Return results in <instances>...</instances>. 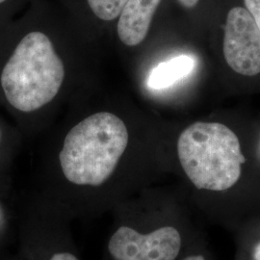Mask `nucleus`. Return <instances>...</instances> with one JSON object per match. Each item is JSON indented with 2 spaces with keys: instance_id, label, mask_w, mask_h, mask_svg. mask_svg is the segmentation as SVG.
Returning <instances> with one entry per match:
<instances>
[{
  "instance_id": "4468645a",
  "label": "nucleus",
  "mask_w": 260,
  "mask_h": 260,
  "mask_svg": "<svg viewBox=\"0 0 260 260\" xmlns=\"http://www.w3.org/2000/svg\"><path fill=\"white\" fill-rule=\"evenodd\" d=\"M253 256H254V259L260 260V243L259 244H257V246H256L255 249H254Z\"/></svg>"
},
{
  "instance_id": "9b49d317",
  "label": "nucleus",
  "mask_w": 260,
  "mask_h": 260,
  "mask_svg": "<svg viewBox=\"0 0 260 260\" xmlns=\"http://www.w3.org/2000/svg\"><path fill=\"white\" fill-rule=\"evenodd\" d=\"M31 0H0V30L23 12Z\"/></svg>"
},
{
  "instance_id": "1a4fd4ad",
  "label": "nucleus",
  "mask_w": 260,
  "mask_h": 260,
  "mask_svg": "<svg viewBox=\"0 0 260 260\" xmlns=\"http://www.w3.org/2000/svg\"><path fill=\"white\" fill-rule=\"evenodd\" d=\"M195 68L192 57L180 55L160 63L149 75L148 85L151 89H165L190 75Z\"/></svg>"
},
{
  "instance_id": "7ed1b4c3",
  "label": "nucleus",
  "mask_w": 260,
  "mask_h": 260,
  "mask_svg": "<svg viewBox=\"0 0 260 260\" xmlns=\"http://www.w3.org/2000/svg\"><path fill=\"white\" fill-rule=\"evenodd\" d=\"M177 155L191 182L209 191L235 185L246 162L237 135L219 122L198 121L183 130L177 141Z\"/></svg>"
},
{
  "instance_id": "9d476101",
  "label": "nucleus",
  "mask_w": 260,
  "mask_h": 260,
  "mask_svg": "<svg viewBox=\"0 0 260 260\" xmlns=\"http://www.w3.org/2000/svg\"><path fill=\"white\" fill-rule=\"evenodd\" d=\"M22 138L18 126L0 115V179L6 175Z\"/></svg>"
},
{
  "instance_id": "39448f33",
  "label": "nucleus",
  "mask_w": 260,
  "mask_h": 260,
  "mask_svg": "<svg viewBox=\"0 0 260 260\" xmlns=\"http://www.w3.org/2000/svg\"><path fill=\"white\" fill-rule=\"evenodd\" d=\"M180 248V234L173 226L143 234L123 225L108 242V251L114 260H175Z\"/></svg>"
},
{
  "instance_id": "423d86ee",
  "label": "nucleus",
  "mask_w": 260,
  "mask_h": 260,
  "mask_svg": "<svg viewBox=\"0 0 260 260\" xmlns=\"http://www.w3.org/2000/svg\"><path fill=\"white\" fill-rule=\"evenodd\" d=\"M43 217L28 229L24 243V260H80L74 252L55 243V210L38 200Z\"/></svg>"
},
{
  "instance_id": "f257e3e1",
  "label": "nucleus",
  "mask_w": 260,
  "mask_h": 260,
  "mask_svg": "<svg viewBox=\"0 0 260 260\" xmlns=\"http://www.w3.org/2000/svg\"><path fill=\"white\" fill-rule=\"evenodd\" d=\"M75 26L55 0H31L0 30V106L23 137L49 129L70 98Z\"/></svg>"
},
{
  "instance_id": "0eeeda50",
  "label": "nucleus",
  "mask_w": 260,
  "mask_h": 260,
  "mask_svg": "<svg viewBox=\"0 0 260 260\" xmlns=\"http://www.w3.org/2000/svg\"><path fill=\"white\" fill-rule=\"evenodd\" d=\"M163 0H127L116 21V35L122 45L136 47L149 34Z\"/></svg>"
},
{
  "instance_id": "ddd939ff",
  "label": "nucleus",
  "mask_w": 260,
  "mask_h": 260,
  "mask_svg": "<svg viewBox=\"0 0 260 260\" xmlns=\"http://www.w3.org/2000/svg\"><path fill=\"white\" fill-rule=\"evenodd\" d=\"M203 0H177V3L187 11H194L197 9Z\"/></svg>"
},
{
  "instance_id": "f8f14e48",
  "label": "nucleus",
  "mask_w": 260,
  "mask_h": 260,
  "mask_svg": "<svg viewBox=\"0 0 260 260\" xmlns=\"http://www.w3.org/2000/svg\"><path fill=\"white\" fill-rule=\"evenodd\" d=\"M243 4L260 29V0H243Z\"/></svg>"
},
{
  "instance_id": "6e6552de",
  "label": "nucleus",
  "mask_w": 260,
  "mask_h": 260,
  "mask_svg": "<svg viewBox=\"0 0 260 260\" xmlns=\"http://www.w3.org/2000/svg\"><path fill=\"white\" fill-rule=\"evenodd\" d=\"M76 25L80 22L116 23L127 0H55Z\"/></svg>"
},
{
  "instance_id": "2eb2a0df",
  "label": "nucleus",
  "mask_w": 260,
  "mask_h": 260,
  "mask_svg": "<svg viewBox=\"0 0 260 260\" xmlns=\"http://www.w3.org/2000/svg\"><path fill=\"white\" fill-rule=\"evenodd\" d=\"M184 260H205L204 256L202 255H192V256H188Z\"/></svg>"
},
{
  "instance_id": "20e7f679",
  "label": "nucleus",
  "mask_w": 260,
  "mask_h": 260,
  "mask_svg": "<svg viewBox=\"0 0 260 260\" xmlns=\"http://www.w3.org/2000/svg\"><path fill=\"white\" fill-rule=\"evenodd\" d=\"M223 56L236 74L260 75V29L244 6H233L225 16Z\"/></svg>"
},
{
  "instance_id": "f03ea898",
  "label": "nucleus",
  "mask_w": 260,
  "mask_h": 260,
  "mask_svg": "<svg viewBox=\"0 0 260 260\" xmlns=\"http://www.w3.org/2000/svg\"><path fill=\"white\" fill-rule=\"evenodd\" d=\"M66 121L45 132L40 155L38 199L50 206L71 190L107 184L129 143L125 122L111 110H95Z\"/></svg>"
}]
</instances>
